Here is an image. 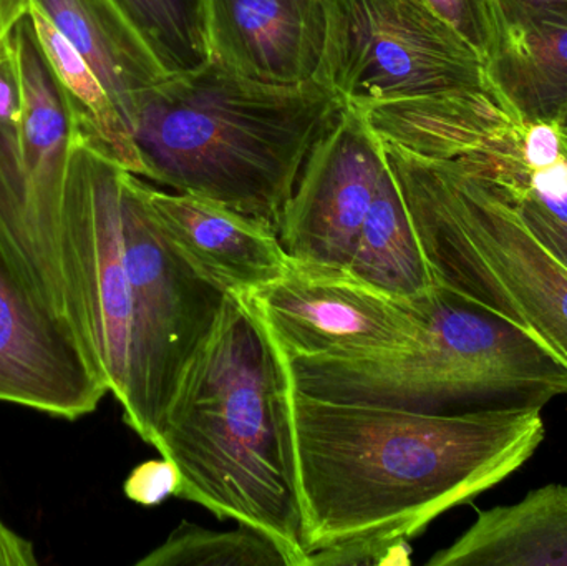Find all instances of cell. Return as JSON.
<instances>
[{
  "mask_svg": "<svg viewBox=\"0 0 567 566\" xmlns=\"http://www.w3.org/2000/svg\"><path fill=\"white\" fill-rule=\"evenodd\" d=\"M289 404L307 557L409 541L512 477L546 438L543 409L436 414L292 385Z\"/></svg>",
  "mask_w": 567,
  "mask_h": 566,
  "instance_id": "1",
  "label": "cell"
},
{
  "mask_svg": "<svg viewBox=\"0 0 567 566\" xmlns=\"http://www.w3.org/2000/svg\"><path fill=\"white\" fill-rule=\"evenodd\" d=\"M289 392L271 332L228 292L179 375L153 447L178 469L175 497L261 528L307 566Z\"/></svg>",
  "mask_w": 567,
  "mask_h": 566,
  "instance_id": "2",
  "label": "cell"
},
{
  "mask_svg": "<svg viewBox=\"0 0 567 566\" xmlns=\"http://www.w3.org/2000/svg\"><path fill=\"white\" fill-rule=\"evenodd\" d=\"M342 106L316 79L261 82L209 60L140 99L132 135L142 178L279 231L310 150Z\"/></svg>",
  "mask_w": 567,
  "mask_h": 566,
  "instance_id": "3",
  "label": "cell"
},
{
  "mask_svg": "<svg viewBox=\"0 0 567 566\" xmlns=\"http://www.w3.org/2000/svg\"><path fill=\"white\" fill-rule=\"evenodd\" d=\"M412 336L363 358L286 359L290 385L342 402L436 414L543 409L567 395V368L512 322L435 285L412 298Z\"/></svg>",
  "mask_w": 567,
  "mask_h": 566,
  "instance_id": "4",
  "label": "cell"
},
{
  "mask_svg": "<svg viewBox=\"0 0 567 566\" xmlns=\"http://www.w3.org/2000/svg\"><path fill=\"white\" fill-rule=\"evenodd\" d=\"M383 150L433 282L512 322L567 368V266L512 193L458 163Z\"/></svg>",
  "mask_w": 567,
  "mask_h": 566,
  "instance_id": "5",
  "label": "cell"
},
{
  "mask_svg": "<svg viewBox=\"0 0 567 566\" xmlns=\"http://www.w3.org/2000/svg\"><path fill=\"white\" fill-rule=\"evenodd\" d=\"M123 169L73 140L63 193V258L82 312L90 358L118 401L123 421L153 445L163 411L123 253Z\"/></svg>",
  "mask_w": 567,
  "mask_h": 566,
  "instance_id": "6",
  "label": "cell"
},
{
  "mask_svg": "<svg viewBox=\"0 0 567 566\" xmlns=\"http://www.w3.org/2000/svg\"><path fill=\"white\" fill-rule=\"evenodd\" d=\"M326 40L313 79L343 105L495 93L482 56L420 0H322Z\"/></svg>",
  "mask_w": 567,
  "mask_h": 566,
  "instance_id": "7",
  "label": "cell"
},
{
  "mask_svg": "<svg viewBox=\"0 0 567 566\" xmlns=\"http://www.w3.org/2000/svg\"><path fill=\"white\" fill-rule=\"evenodd\" d=\"M145 186L142 176L123 169L120 216L126 271L165 414L183 369L212 332L228 292L179 253L153 213Z\"/></svg>",
  "mask_w": 567,
  "mask_h": 566,
  "instance_id": "8",
  "label": "cell"
},
{
  "mask_svg": "<svg viewBox=\"0 0 567 566\" xmlns=\"http://www.w3.org/2000/svg\"><path fill=\"white\" fill-rule=\"evenodd\" d=\"M239 296L265 322L286 359L393 351L415 325L412 299L385 295L346 269L296 259L281 278Z\"/></svg>",
  "mask_w": 567,
  "mask_h": 566,
  "instance_id": "9",
  "label": "cell"
},
{
  "mask_svg": "<svg viewBox=\"0 0 567 566\" xmlns=\"http://www.w3.org/2000/svg\"><path fill=\"white\" fill-rule=\"evenodd\" d=\"M385 150L360 110L343 105L303 163L279 223L290 259L347 269L380 179Z\"/></svg>",
  "mask_w": 567,
  "mask_h": 566,
  "instance_id": "10",
  "label": "cell"
},
{
  "mask_svg": "<svg viewBox=\"0 0 567 566\" xmlns=\"http://www.w3.org/2000/svg\"><path fill=\"white\" fill-rule=\"evenodd\" d=\"M106 394L73 329L35 298L0 248V401L76 421Z\"/></svg>",
  "mask_w": 567,
  "mask_h": 566,
  "instance_id": "11",
  "label": "cell"
},
{
  "mask_svg": "<svg viewBox=\"0 0 567 566\" xmlns=\"http://www.w3.org/2000/svg\"><path fill=\"white\" fill-rule=\"evenodd\" d=\"M13 33L23 85L20 165L25 176L30 218L50 268L70 292L79 316L83 346L89 349L82 312L76 305L63 258V193L75 126L69 105L43 59L29 16L17 25Z\"/></svg>",
  "mask_w": 567,
  "mask_h": 566,
  "instance_id": "12",
  "label": "cell"
},
{
  "mask_svg": "<svg viewBox=\"0 0 567 566\" xmlns=\"http://www.w3.org/2000/svg\"><path fill=\"white\" fill-rule=\"evenodd\" d=\"M159 225L183 256L221 291L248 295L281 278L290 258L278 231L228 206L146 183Z\"/></svg>",
  "mask_w": 567,
  "mask_h": 566,
  "instance_id": "13",
  "label": "cell"
},
{
  "mask_svg": "<svg viewBox=\"0 0 567 566\" xmlns=\"http://www.w3.org/2000/svg\"><path fill=\"white\" fill-rule=\"evenodd\" d=\"M212 60L271 83L312 80L322 59V0H206Z\"/></svg>",
  "mask_w": 567,
  "mask_h": 566,
  "instance_id": "14",
  "label": "cell"
},
{
  "mask_svg": "<svg viewBox=\"0 0 567 566\" xmlns=\"http://www.w3.org/2000/svg\"><path fill=\"white\" fill-rule=\"evenodd\" d=\"M486 72L513 119L558 122L567 110V12H499Z\"/></svg>",
  "mask_w": 567,
  "mask_h": 566,
  "instance_id": "15",
  "label": "cell"
},
{
  "mask_svg": "<svg viewBox=\"0 0 567 566\" xmlns=\"http://www.w3.org/2000/svg\"><path fill=\"white\" fill-rule=\"evenodd\" d=\"M32 3L89 63L132 130L143 93L168 76L138 30L113 0H32Z\"/></svg>",
  "mask_w": 567,
  "mask_h": 566,
  "instance_id": "16",
  "label": "cell"
},
{
  "mask_svg": "<svg viewBox=\"0 0 567 566\" xmlns=\"http://www.w3.org/2000/svg\"><path fill=\"white\" fill-rule=\"evenodd\" d=\"M426 566H567V485L478 511L472 527Z\"/></svg>",
  "mask_w": 567,
  "mask_h": 566,
  "instance_id": "17",
  "label": "cell"
},
{
  "mask_svg": "<svg viewBox=\"0 0 567 566\" xmlns=\"http://www.w3.org/2000/svg\"><path fill=\"white\" fill-rule=\"evenodd\" d=\"M30 23L43 59L69 105L75 140L112 158L122 168L143 175L132 130L75 47L30 0Z\"/></svg>",
  "mask_w": 567,
  "mask_h": 566,
  "instance_id": "18",
  "label": "cell"
},
{
  "mask_svg": "<svg viewBox=\"0 0 567 566\" xmlns=\"http://www.w3.org/2000/svg\"><path fill=\"white\" fill-rule=\"evenodd\" d=\"M346 271L393 298H420L435 288L390 166L380 179Z\"/></svg>",
  "mask_w": 567,
  "mask_h": 566,
  "instance_id": "19",
  "label": "cell"
},
{
  "mask_svg": "<svg viewBox=\"0 0 567 566\" xmlns=\"http://www.w3.org/2000/svg\"><path fill=\"white\" fill-rule=\"evenodd\" d=\"M138 566H299L275 537L261 528L238 524L216 532L183 521Z\"/></svg>",
  "mask_w": 567,
  "mask_h": 566,
  "instance_id": "20",
  "label": "cell"
},
{
  "mask_svg": "<svg viewBox=\"0 0 567 566\" xmlns=\"http://www.w3.org/2000/svg\"><path fill=\"white\" fill-rule=\"evenodd\" d=\"M148 43L168 75L212 60L206 0H113Z\"/></svg>",
  "mask_w": 567,
  "mask_h": 566,
  "instance_id": "21",
  "label": "cell"
},
{
  "mask_svg": "<svg viewBox=\"0 0 567 566\" xmlns=\"http://www.w3.org/2000/svg\"><path fill=\"white\" fill-rule=\"evenodd\" d=\"M452 27L488 65L498 43L499 10L496 0H420Z\"/></svg>",
  "mask_w": 567,
  "mask_h": 566,
  "instance_id": "22",
  "label": "cell"
},
{
  "mask_svg": "<svg viewBox=\"0 0 567 566\" xmlns=\"http://www.w3.org/2000/svg\"><path fill=\"white\" fill-rule=\"evenodd\" d=\"M410 565L409 541H369L323 548L309 555V566Z\"/></svg>",
  "mask_w": 567,
  "mask_h": 566,
  "instance_id": "23",
  "label": "cell"
},
{
  "mask_svg": "<svg viewBox=\"0 0 567 566\" xmlns=\"http://www.w3.org/2000/svg\"><path fill=\"white\" fill-rule=\"evenodd\" d=\"M182 477L178 469L169 459L148 461L133 469L123 485L126 497L143 507H156L166 498L175 497Z\"/></svg>",
  "mask_w": 567,
  "mask_h": 566,
  "instance_id": "24",
  "label": "cell"
},
{
  "mask_svg": "<svg viewBox=\"0 0 567 566\" xmlns=\"http://www.w3.org/2000/svg\"><path fill=\"white\" fill-rule=\"evenodd\" d=\"M522 153L529 176L561 162L567 155V138L559 123H526Z\"/></svg>",
  "mask_w": 567,
  "mask_h": 566,
  "instance_id": "25",
  "label": "cell"
},
{
  "mask_svg": "<svg viewBox=\"0 0 567 566\" xmlns=\"http://www.w3.org/2000/svg\"><path fill=\"white\" fill-rule=\"evenodd\" d=\"M22 115V73H20L16 33H12L0 47V125L20 130Z\"/></svg>",
  "mask_w": 567,
  "mask_h": 566,
  "instance_id": "26",
  "label": "cell"
},
{
  "mask_svg": "<svg viewBox=\"0 0 567 566\" xmlns=\"http://www.w3.org/2000/svg\"><path fill=\"white\" fill-rule=\"evenodd\" d=\"M513 198L529 229L567 266V223L551 215L529 195Z\"/></svg>",
  "mask_w": 567,
  "mask_h": 566,
  "instance_id": "27",
  "label": "cell"
},
{
  "mask_svg": "<svg viewBox=\"0 0 567 566\" xmlns=\"http://www.w3.org/2000/svg\"><path fill=\"white\" fill-rule=\"evenodd\" d=\"M37 565L33 547L30 542L10 531L0 521V566Z\"/></svg>",
  "mask_w": 567,
  "mask_h": 566,
  "instance_id": "28",
  "label": "cell"
},
{
  "mask_svg": "<svg viewBox=\"0 0 567 566\" xmlns=\"http://www.w3.org/2000/svg\"><path fill=\"white\" fill-rule=\"evenodd\" d=\"M30 0H0V47L29 16Z\"/></svg>",
  "mask_w": 567,
  "mask_h": 566,
  "instance_id": "29",
  "label": "cell"
},
{
  "mask_svg": "<svg viewBox=\"0 0 567 566\" xmlns=\"http://www.w3.org/2000/svg\"><path fill=\"white\" fill-rule=\"evenodd\" d=\"M498 10L503 13L512 12H567V0H496Z\"/></svg>",
  "mask_w": 567,
  "mask_h": 566,
  "instance_id": "30",
  "label": "cell"
},
{
  "mask_svg": "<svg viewBox=\"0 0 567 566\" xmlns=\"http://www.w3.org/2000/svg\"><path fill=\"white\" fill-rule=\"evenodd\" d=\"M559 126H561L563 133H565V136L567 138V110L565 113H563L561 119L558 120Z\"/></svg>",
  "mask_w": 567,
  "mask_h": 566,
  "instance_id": "31",
  "label": "cell"
}]
</instances>
